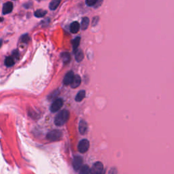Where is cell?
Returning <instances> with one entry per match:
<instances>
[{"label":"cell","instance_id":"cell-1","mask_svg":"<svg viewBox=\"0 0 174 174\" xmlns=\"http://www.w3.org/2000/svg\"><path fill=\"white\" fill-rule=\"evenodd\" d=\"M69 117H70V113H69V112L64 109V110L61 111L56 116L55 119H54V123H55L57 126L63 125L68 120Z\"/></svg>","mask_w":174,"mask_h":174},{"label":"cell","instance_id":"cell-2","mask_svg":"<svg viewBox=\"0 0 174 174\" xmlns=\"http://www.w3.org/2000/svg\"><path fill=\"white\" fill-rule=\"evenodd\" d=\"M90 174H104L103 164L101 162L94 163L90 170Z\"/></svg>","mask_w":174,"mask_h":174},{"label":"cell","instance_id":"cell-3","mask_svg":"<svg viewBox=\"0 0 174 174\" xmlns=\"http://www.w3.org/2000/svg\"><path fill=\"white\" fill-rule=\"evenodd\" d=\"M89 142L87 139H82L80 142L79 144H78V151L80 153H85L86 152L88 151L89 148Z\"/></svg>","mask_w":174,"mask_h":174},{"label":"cell","instance_id":"cell-4","mask_svg":"<svg viewBox=\"0 0 174 174\" xmlns=\"http://www.w3.org/2000/svg\"><path fill=\"white\" fill-rule=\"evenodd\" d=\"M61 137V132L58 130H54L47 134V138L52 141H56Z\"/></svg>","mask_w":174,"mask_h":174},{"label":"cell","instance_id":"cell-5","mask_svg":"<svg viewBox=\"0 0 174 174\" xmlns=\"http://www.w3.org/2000/svg\"><path fill=\"white\" fill-rule=\"evenodd\" d=\"M63 105V101L62 99H57L52 104L51 107V110L52 112H55L59 111Z\"/></svg>","mask_w":174,"mask_h":174},{"label":"cell","instance_id":"cell-6","mask_svg":"<svg viewBox=\"0 0 174 174\" xmlns=\"http://www.w3.org/2000/svg\"><path fill=\"white\" fill-rule=\"evenodd\" d=\"M74 74H73V71H69L66 73V75L65 76V77H64V79H63V83L65 85H69V84H71V82H72V81L73 80V78H74Z\"/></svg>","mask_w":174,"mask_h":174},{"label":"cell","instance_id":"cell-7","mask_svg":"<svg viewBox=\"0 0 174 174\" xmlns=\"http://www.w3.org/2000/svg\"><path fill=\"white\" fill-rule=\"evenodd\" d=\"M13 10V4L12 2L8 1L4 4L3 9H2V12L4 14H8L11 12Z\"/></svg>","mask_w":174,"mask_h":174},{"label":"cell","instance_id":"cell-8","mask_svg":"<svg viewBox=\"0 0 174 174\" xmlns=\"http://www.w3.org/2000/svg\"><path fill=\"white\" fill-rule=\"evenodd\" d=\"M82 165V159L80 156H76L73 159V167L75 170H80Z\"/></svg>","mask_w":174,"mask_h":174},{"label":"cell","instance_id":"cell-9","mask_svg":"<svg viewBox=\"0 0 174 174\" xmlns=\"http://www.w3.org/2000/svg\"><path fill=\"white\" fill-rule=\"evenodd\" d=\"M81 83V78L78 75H76L73 78V80L71 84V87L72 89H76L79 87Z\"/></svg>","mask_w":174,"mask_h":174},{"label":"cell","instance_id":"cell-10","mask_svg":"<svg viewBox=\"0 0 174 174\" xmlns=\"http://www.w3.org/2000/svg\"><path fill=\"white\" fill-rule=\"evenodd\" d=\"M80 25L77 21H74L70 25V31L72 33H76L78 32V31L80 30Z\"/></svg>","mask_w":174,"mask_h":174},{"label":"cell","instance_id":"cell-11","mask_svg":"<svg viewBox=\"0 0 174 174\" xmlns=\"http://www.w3.org/2000/svg\"><path fill=\"white\" fill-rule=\"evenodd\" d=\"M87 123L84 120H81L79 124V131L81 134H84L87 131Z\"/></svg>","mask_w":174,"mask_h":174},{"label":"cell","instance_id":"cell-12","mask_svg":"<svg viewBox=\"0 0 174 174\" xmlns=\"http://www.w3.org/2000/svg\"><path fill=\"white\" fill-rule=\"evenodd\" d=\"M80 37H76L74 40H72V46H73V52H77V50H78V48L79 46L80 45Z\"/></svg>","mask_w":174,"mask_h":174},{"label":"cell","instance_id":"cell-13","mask_svg":"<svg viewBox=\"0 0 174 174\" xmlns=\"http://www.w3.org/2000/svg\"><path fill=\"white\" fill-rule=\"evenodd\" d=\"M61 1V0H52L49 5L50 9L52 10H56L57 8H58V6H59V4H60Z\"/></svg>","mask_w":174,"mask_h":174},{"label":"cell","instance_id":"cell-14","mask_svg":"<svg viewBox=\"0 0 174 174\" xmlns=\"http://www.w3.org/2000/svg\"><path fill=\"white\" fill-rule=\"evenodd\" d=\"M89 25V19L87 17H84L82 19V23H81V27L82 29L85 30L87 29Z\"/></svg>","mask_w":174,"mask_h":174},{"label":"cell","instance_id":"cell-15","mask_svg":"<svg viewBox=\"0 0 174 174\" xmlns=\"http://www.w3.org/2000/svg\"><path fill=\"white\" fill-rule=\"evenodd\" d=\"M47 14V11L44 10H37L35 12L34 15L37 18H42L44 17V16Z\"/></svg>","mask_w":174,"mask_h":174},{"label":"cell","instance_id":"cell-16","mask_svg":"<svg viewBox=\"0 0 174 174\" xmlns=\"http://www.w3.org/2000/svg\"><path fill=\"white\" fill-rule=\"evenodd\" d=\"M61 58L63 59L64 63H68L70 61V54L68 52H63V53L61 54Z\"/></svg>","mask_w":174,"mask_h":174},{"label":"cell","instance_id":"cell-17","mask_svg":"<svg viewBox=\"0 0 174 174\" xmlns=\"http://www.w3.org/2000/svg\"><path fill=\"white\" fill-rule=\"evenodd\" d=\"M14 64V61L12 57H8L5 59V65L7 67H12L13 66Z\"/></svg>","mask_w":174,"mask_h":174},{"label":"cell","instance_id":"cell-18","mask_svg":"<svg viewBox=\"0 0 174 174\" xmlns=\"http://www.w3.org/2000/svg\"><path fill=\"white\" fill-rule=\"evenodd\" d=\"M85 97V91L84 90H81V91L78 92V93L77 94L76 97V101L80 102L82 101V100Z\"/></svg>","mask_w":174,"mask_h":174},{"label":"cell","instance_id":"cell-19","mask_svg":"<svg viewBox=\"0 0 174 174\" xmlns=\"http://www.w3.org/2000/svg\"><path fill=\"white\" fill-rule=\"evenodd\" d=\"M84 59V54L82 51H77L76 52V59L78 62H80Z\"/></svg>","mask_w":174,"mask_h":174},{"label":"cell","instance_id":"cell-20","mask_svg":"<svg viewBox=\"0 0 174 174\" xmlns=\"http://www.w3.org/2000/svg\"><path fill=\"white\" fill-rule=\"evenodd\" d=\"M90 173V170L87 165H84L82 167L80 171V174H89Z\"/></svg>","mask_w":174,"mask_h":174},{"label":"cell","instance_id":"cell-21","mask_svg":"<svg viewBox=\"0 0 174 174\" xmlns=\"http://www.w3.org/2000/svg\"><path fill=\"white\" fill-rule=\"evenodd\" d=\"M97 0H87L86 1V4L89 6H93L97 4Z\"/></svg>","mask_w":174,"mask_h":174},{"label":"cell","instance_id":"cell-22","mask_svg":"<svg viewBox=\"0 0 174 174\" xmlns=\"http://www.w3.org/2000/svg\"><path fill=\"white\" fill-rule=\"evenodd\" d=\"M21 40H22V42L24 43H27L29 40V35L27 34L23 35L22 37H21Z\"/></svg>","mask_w":174,"mask_h":174},{"label":"cell","instance_id":"cell-23","mask_svg":"<svg viewBox=\"0 0 174 174\" xmlns=\"http://www.w3.org/2000/svg\"><path fill=\"white\" fill-rule=\"evenodd\" d=\"M13 55L15 57H16V56H18V51H14L13 52Z\"/></svg>","mask_w":174,"mask_h":174}]
</instances>
